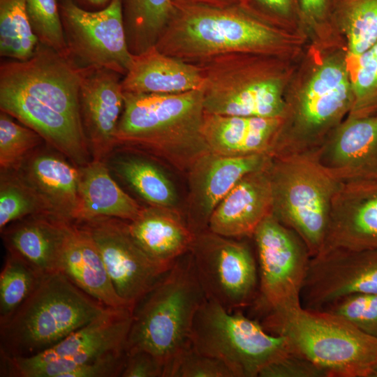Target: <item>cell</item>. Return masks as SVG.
I'll return each instance as SVG.
<instances>
[{
  "label": "cell",
  "instance_id": "11",
  "mask_svg": "<svg viewBox=\"0 0 377 377\" xmlns=\"http://www.w3.org/2000/svg\"><path fill=\"white\" fill-rule=\"evenodd\" d=\"M68 59L80 68H106L124 76L131 53L121 0L89 10L73 0H58Z\"/></svg>",
  "mask_w": 377,
  "mask_h": 377
},
{
  "label": "cell",
  "instance_id": "1",
  "mask_svg": "<svg viewBox=\"0 0 377 377\" xmlns=\"http://www.w3.org/2000/svg\"><path fill=\"white\" fill-rule=\"evenodd\" d=\"M170 19L155 46L191 64L230 53H267L281 35L245 2L214 3L174 0Z\"/></svg>",
  "mask_w": 377,
  "mask_h": 377
},
{
  "label": "cell",
  "instance_id": "8",
  "mask_svg": "<svg viewBox=\"0 0 377 377\" xmlns=\"http://www.w3.org/2000/svg\"><path fill=\"white\" fill-rule=\"evenodd\" d=\"M191 343L223 361L235 377L259 376L265 367L293 350L286 337L269 333L260 323L210 299L195 315Z\"/></svg>",
  "mask_w": 377,
  "mask_h": 377
},
{
  "label": "cell",
  "instance_id": "2",
  "mask_svg": "<svg viewBox=\"0 0 377 377\" xmlns=\"http://www.w3.org/2000/svg\"><path fill=\"white\" fill-rule=\"evenodd\" d=\"M117 145L144 148L181 168L210 152L202 135V91L178 94L124 91Z\"/></svg>",
  "mask_w": 377,
  "mask_h": 377
},
{
  "label": "cell",
  "instance_id": "23",
  "mask_svg": "<svg viewBox=\"0 0 377 377\" xmlns=\"http://www.w3.org/2000/svg\"><path fill=\"white\" fill-rule=\"evenodd\" d=\"M121 85L126 92L178 94L202 91L205 78L197 64L165 54L154 45L133 54Z\"/></svg>",
  "mask_w": 377,
  "mask_h": 377
},
{
  "label": "cell",
  "instance_id": "36",
  "mask_svg": "<svg viewBox=\"0 0 377 377\" xmlns=\"http://www.w3.org/2000/svg\"><path fill=\"white\" fill-rule=\"evenodd\" d=\"M347 320L362 332L377 338V293H355L323 309Z\"/></svg>",
  "mask_w": 377,
  "mask_h": 377
},
{
  "label": "cell",
  "instance_id": "41",
  "mask_svg": "<svg viewBox=\"0 0 377 377\" xmlns=\"http://www.w3.org/2000/svg\"><path fill=\"white\" fill-rule=\"evenodd\" d=\"M252 1L260 10L276 16H286L292 10L293 0H245Z\"/></svg>",
  "mask_w": 377,
  "mask_h": 377
},
{
  "label": "cell",
  "instance_id": "19",
  "mask_svg": "<svg viewBox=\"0 0 377 377\" xmlns=\"http://www.w3.org/2000/svg\"><path fill=\"white\" fill-rule=\"evenodd\" d=\"M62 154L36 149L14 171L48 214L75 222L79 208L80 168Z\"/></svg>",
  "mask_w": 377,
  "mask_h": 377
},
{
  "label": "cell",
  "instance_id": "31",
  "mask_svg": "<svg viewBox=\"0 0 377 377\" xmlns=\"http://www.w3.org/2000/svg\"><path fill=\"white\" fill-rule=\"evenodd\" d=\"M43 278L22 258L7 252L0 273V323L28 299Z\"/></svg>",
  "mask_w": 377,
  "mask_h": 377
},
{
  "label": "cell",
  "instance_id": "17",
  "mask_svg": "<svg viewBox=\"0 0 377 377\" xmlns=\"http://www.w3.org/2000/svg\"><path fill=\"white\" fill-rule=\"evenodd\" d=\"M336 248L377 249V179L340 183L319 253Z\"/></svg>",
  "mask_w": 377,
  "mask_h": 377
},
{
  "label": "cell",
  "instance_id": "30",
  "mask_svg": "<svg viewBox=\"0 0 377 377\" xmlns=\"http://www.w3.org/2000/svg\"><path fill=\"white\" fill-rule=\"evenodd\" d=\"M335 8L346 30L348 55L355 59L377 42V0H337Z\"/></svg>",
  "mask_w": 377,
  "mask_h": 377
},
{
  "label": "cell",
  "instance_id": "13",
  "mask_svg": "<svg viewBox=\"0 0 377 377\" xmlns=\"http://www.w3.org/2000/svg\"><path fill=\"white\" fill-rule=\"evenodd\" d=\"M78 223L95 242L117 295L133 309L172 265L152 259L131 235L128 221L102 216Z\"/></svg>",
  "mask_w": 377,
  "mask_h": 377
},
{
  "label": "cell",
  "instance_id": "42",
  "mask_svg": "<svg viewBox=\"0 0 377 377\" xmlns=\"http://www.w3.org/2000/svg\"><path fill=\"white\" fill-rule=\"evenodd\" d=\"M82 8L89 10H96L105 7L110 0H73Z\"/></svg>",
  "mask_w": 377,
  "mask_h": 377
},
{
  "label": "cell",
  "instance_id": "27",
  "mask_svg": "<svg viewBox=\"0 0 377 377\" xmlns=\"http://www.w3.org/2000/svg\"><path fill=\"white\" fill-rule=\"evenodd\" d=\"M126 39L133 54L155 45L173 11L174 0H121Z\"/></svg>",
  "mask_w": 377,
  "mask_h": 377
},
{
  "label": "cell",
  "instance_id": "33",
  "mask_svg": "<svg viewBox=\"0 0 377 377\" xmlns=\"http://www.w3.org/2000/svg\"><path fill=\"white\" fill-rule=\"evenodd\" d=\"M5 112L0 113L1 170H15L24 159L44 140L35 131L15 122Z\"/></svg>",
  "mask_w": 377,
  "mask_h": 377
},
{
  "label": "cell",
  "instance_id": "10",
  "mask_svg": "<svg viewBox=\"0 0 377 377\" xmlns=\"http://www.w3.org/2000/svg\"><path fill=\"white\" fill-rule=\"evenodd\" d=\"M258 258L256 308L264 316L302 306L301 292L311 256L300 236L272 214L253 235Z\"/></svg>",
  "mask_w": 377,
  "mask_h": 377
},
{
  "label": "cell",
  "instance_id": "5",
  "mask_svg": "<svg viewBox=\"0 0 377 377\" xmlns=\"http://www.w3.org/2000/svg\"><path fill=\"white\" fill-rule=\"evenodd\" d=\"M260 323L269 333L286 337L295 352L327 377H371L377 365V338L327 311L301 306L267 313Z\"/></svg>",
  "mask_w": 377,
  "mask_h": 377
},
{
  "label": "cell",
  "instance_id": "9",
  "mask_svg": "<svg viewBox=\"0 0 377 377\" xmlns=\"http://www.w3.org/2000/svg\"><path fill=\"white\" fill-rule=\"evenodd\" d=\"M351 80L337 60L323 64L300 94L289 125L280 126L272 156L309 153L318 147L340 117L351 110Z\"/></svg>",
  "mask_w": 377,
  "mask_h": 377
},
{
  "label": "cell",
  "instance_id": "25",
  "mask_svg": "<svg viewBox=\"0 0 377 377\" xmlns=\"http://www.w3.org/2000/svg\"><path fill=\"white\" fill-rule=\"evenodd\" d=\"M130 232L155 261L172 265L190 251L195 234L172 208L150 206L128 221Z\"/></svg>",
  "mask_w": 377,
  "mask_h": 377
},
{
  "label": "cell",
  "instance_id": "44",
  "mask_svg": "<svg viewBox=\"0 0 377 377\" xmlns=\"http://www.w3.org/2000/svg\"><path fill=\"white\" fill-rule=\"evenodd\" d=\"M371 377H377V365L376 367H375Z\"/></svg>",
  "mask_w": 377,
  "mask_h": 377
},
{
  "label": "cell",
  "instance_id": "38",
  "mask_svg": "<svg viewBox=\"0 0 377 377\" xmlns=\"http://www.w3.org/2000/svg\"><path fill=\"white\" fill-rule=\"evenodd\" d=\"M259 376L327 377L322 369L294 350L265 367Z\"/></svg>",
  "mask_w": 377,
  "mask_h": 377
},
{
  "label": "cell",
  "instance_id": "16",
  "mask_svg": "<svg viewBox=\"0 0 377 377\" xmlns=\"http://www.w3.org/2000/svg\"><path fill=\"white\" fill-rule=\"evenodd\" d=\"M121 76L106 68H82L80 117L94 161H104L117 145L115 135L124 105Z\"/></svg>",
  "mask_w": 377,
  "mask_h": 377
},
{
  "label": "cell",
  "instance_id": "15",
  "mask_svg": "<svg viewBox=\"0 0 377 377\" xmlns=\"http://www.w3.org/2000/svg\"><path fill=\"white\" fill-rule=\"evenodd\" d=\"M309 153L340 183L377 179V113L350 116Z\"/></svg>",
  "mask_w": 377,
  "mask_h": 377
},
{
  "label": "cell",
  "instance_id": "40",
  "mask_svg": "<svg viewBox=\"0 0 377 377\" xmlns=\"http://www.w3.org/2000/svg\"><path fill=\"white\" fill-rule=\"evenodd\" d=\"M332 0H298L302 16L309 22L320 20L330 6Z\"/></svg>",
  "mask_w": 377,
  "mask_h": 377
},
{
  "label": "cell",
  "instance_id": "4",
  "mask_svg": "<svg viewBox=\"0 0 377 377\" xmlns=\"http://www.w3.org/2000/svg\"><path fill=\"white\" fill-rule=\"evenodd\" d=\"M57 271L0 323V357H28L52 347L107 308Z\"/></svg>",
  "mask_w": 377,
  "mask_h": 377
},
{
  "label": "cell",
  "instance_id": "26",
  "mask_svg": "<svg viewBox=\"0 0 377 377\" xmlns=\"http://www.w3.org/2000/svg\"><path fill=\"white\" fill-rule=\"evenodd\" d=\"M79 168L80 202L75 222L102 216L131 221L140 214L143 207L118 186L103 161L91 160Z\"/></svg>",
  "mask_w": 377,
  "mask_h": 377
},
{
  "label": "cell",
  "instance_id": "14",
  "mask_svg": "<svg viewBox=\"0 0 377 377\" xmlns=\"http://www.w3.org/2000/svg\"><path fill=\"white\" fill-rule=\"evenodd\" d=\"M355 293H377V249H332L311 257L302 306L323 310Z\"/></svg>",
  "mask_w": 377,
  "mask_h": 377
},
{
  "label": "cell",
  "instance_id": "43",
  "mask_svg": "<svg viewBox=\"0 0 377 377\" xmlns=\"http://www.w3.org/2000/svg\"><path fill=\"white\" fill-rule=\"evenodd\" d=\"M201 1H206L214 3H234L239 2H245V0H196Z\"/></svg>",
  "mask_w": 377,
  "mask_h": 377
},
{
  "label": "cell",
  "instance_id": "21",
  "mask_svg": "<svg viewBox=\"0 0 377 377\" xmlns=\"http://www.w3.org/2000/svg\"><path fill=\"white\" fill-rule=\"evenodd\" d=\"M71 223L50 214H34L9 224L1 234L8 252L45 276L58 271Z\"/></svg>",
  "mask_w": 377,
  "mask_h": 377
},
{
  "label": "cell",
  "instance_id": "24",
  "mask_svg": "<svg viewBox=\"0 0 377 377\" xmlns=\"http://www.w3.org/2000/svg\"><path fill=\"white\" fill-rule=\"evenodd\" d=\"M282 117L221 115L205 112L202 133L210 152L230 156L271 155Z\"/></svg>",
  "mask_w": 377,
  "mask_h": 377
},
{
  "label": "cell",
  "instance_id": "29",
  "mask_svg": "<svg viewBox=\"0 0 377 377\" xmlns=\"http://www.w3.org/2000/svg\"><path fill=\"white\" fill-rule=\"evenodd\" d=\"M117 172L151 206L172 208L177 201L175 188L164 172L152 163L138 158L119 159Z\"/></svg>",
  "mask_w": 377,
  "mask_h": 377
},
{
  "label": "cell",
  "instance_id": "12",
  "mask_svg": "<svg viewBox=\"0 0 377 377\" xmlns=\"http://www.w3.org/2000/svg\"><path fill=\"white\" fill-rule=\"evenodd\" d=\"M227 238L202 231L195 235L190 252L207 298L237 311L254 302L258 272L249 246Z\"/></svg>",
  "mask_w": 377,
  "mask_h": 377
},
{
  "label": "cell",
  "instance_id": "18",
  "mask_svg": "<svg viewBox=\"0 0 377 377\" xmlns=\"http://www.w3.org/2000/svg\"><path fill=\"white\" fill-rule=\"evenodd\" d=\"M268 154L230 156L209 152L189 168L195 207L188 223L196 235L208 226L209 219L221 200L246 175L266 165Z\"/></svg>",
  "mask_w": 377,
  "mask_h": 377
},
{
  "label": "cell",
  "instance_id": "20",
  "mask_svg": "<svg viewBox=\"0 0 377 377\" xmlns=\"http://www.w3.org/2000/svg\"><path fill=\"white\" fill-rule=\"evenodd\" d=\"M270 161L246 175L212 212L207 229L226 237L253 236L272 209Z\"/></svg>",
  "mask_w": 377,
  "mask_h": 377
},
{
  "label": "cell",
  "instance_id": "35",
  "mask_svg": "<svg viewBox=\"0 0 377 377\" xmlns=\"http://www.w3.org/2000/svg\"><path fill=\"white\" fill-rule=\"evenodd\" d=\"M38 42L68 58L58 0H24Z\"/></svg>",
  "mask_w": 377,
  "mask_h": 377
},
{
  "label": "cell",
  "instance_id": "39",
  "mask_svg": "<svg viewBox=\"0 0 377 377\" xmlns=\"http://www.w3.org/2000/svg\"><path fill=\"white\" fill-rule=\"evenodd\" d=\"M165 367L154 355L145 350L126 353L121 377H164Z\"/></svg>",
  "mask_w": 377,
  "mask_h": 377
},
{
  "label": "cell",
  "instance_id": "3",
  "mask_svg": "<svg viewBox=\"0 0 377 377\" xmlns=\"http://www.w3.org/2000/svg\"><path fill=\"white\" fill-rule=\"evenodd\" d=\"M191 253L180 256L134 306L126 353L145 350L165 367L191 346L195 315L207 300Z\"/></svg>",
  "mask_w": 377,
  "mask_h": 377
},
{
  "label": "cell",
  "instance_id": "34",
  "mask_svg": "<svg viewBox=\"0 0 377 377\" xmlns=\"http://www.w3.org/2000/svg\"><path fill=\"white\" fill-rule=\"evenodd\" d=\"M355 60L351 80L353 103L350 115L377 113V42Z\"/></svg>",
  "mask_w": 377,
  "mask_h": 377
},
{
  "label": "cell",
  "instance_id": "7",
  "mask_svg": "<svg viewBox=\"0 0 377 377\" xmlns=\"http://www.w3.org/2000/svg\"><path fill=\"white\" fill-rule=\"evenodd\" d=\"M272 215L294 230L311 257L324 244L333 197L340 182L311 153L272 156Z\"/></svg>",
  "mask_w": 377,
  "mask_h": 377
},
{
  "label": "cell",
  "instance_id": "22",
  "mask_svg": "<svg viewBox=\"0 0 377 377\" xmlns=\"http://www.w3.org/2000/svg\"><path fill=\"white\" fill-rule=\"evenodd\" d=\"M58 271L105 306L133 310L117 295L95 242L87 230L79 223H71Z\"/></svg>",
  "mask_w": 377,
  "mask_h": 377
},
{
  "label": "cell",
  "instance_id": "37",
  "mask_svg": "<svg viewBox=\"0 0 377 377\" xmlns=\"http://www.w3.org/2000/svg\"><path fill=\"white\" fill-rule=\"evenodd\" d=\"M165 377H235L221 360L198 351L189 346L172 363Z\"/></svg>",
  "mask_w": 377,
  "mask_h": 377
},
{
  "label": "cell",
  "instance_id": "28",
  "mask_svg": "<svg viewBox=\"0 0 377 377\" xmlns=\"http://www.w3.org/2000/svg\"><path fill=\"white\" fill-rule=\"evenodd\" d=\"M39 42L31 27L24 0H0V55L26 61Z\"/></svg>",
  "mask_w": 377,
  "mask_h": 377
},
{
  "label": "cell",
  "instance_id": "32",
  "mask_svg": "<svg viewBox=\"0 0 377 377\" xmlns=\"http://www.w3.org/2000/svg\"><path fill=\"white\" fill-rule=\"evenodd\" d=\"M40 214H48L36 195L14 171L1 170L0 231L16 221Z\"/></svg>",
  "mask_w": 377,
  "mask_h": 377
},
{
  "label": "cell",
  "instance_id": "6",
  "mask_svg": "<svg viewBox=\"0 0 377 377\" xmlns=\"http://www.w3.org/2000/svg\"><path fill=\"white\" fill-rule=\"evenodd\" d=\"M132 312L129 308L107 307L96 318L39 354L0 358V376L106 377L109 367L101 360L126 352Z\"/></svg>",
  "mask_w": 377,
  "mask_h": 377
}]
</instances>
